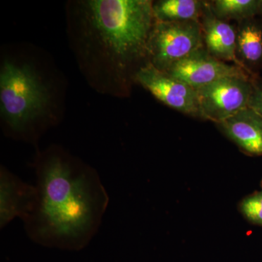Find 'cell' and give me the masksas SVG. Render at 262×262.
<instances>
[{"label": "cell", "instance_id": "cell-1", "mask_svg": "<svg viewBox=\"0 0 262 262\" xmlns=\"http://www.w3.org/2000/svg\"><path fill=\"white\" fill-rule=\"evenodd\" d=\"M149 0H77L67 7L70 46L90 85L125 96L149 63L148 43L156 20Z\"/></svg>", "mask_w": 262, "mask_h": 262}, {"label": "cell", "instance_id": "cell-2", "mask_svg": "<svg viewBox=\"0 0 262 262\" xmlns=\"http://www.w3.org/2000/svg\"><path fill=\"white\" fill-rule=\"evenodd\" d=\"M32 166L37 200L23 222L29 238L45 247L83 249L97 233L110 203L97 171L56 145L38 151Z\"/></svg>", "mask_w": 262, "mask_h": 262}, {"label": "cell", "instance_id": "cell-3", "mask_svg": "<svg viewBox=\"0 0 262 262\" xmlns=\"http://www.w3.org/2000/svg\"><path fill=\"white\" fill-rule=\"evenodd\" d=\"M49 87L35 67L5 60L0 70V110L5 134L37 144L54 121Z\"/></svg>", "mask_w": 262, "mask_h": 262}, {"label": "cell", "instance_id": "cell-4", "mask_svg": "<svg viewBox=\"0 0 262 262\" xmlns=\"http://www.w3.org/2000/svg\"><path fill=\"white\" fill-rule=\"evenodd\" d=\"M204 47L201 22H155L148 43L150 64L165 72L193 52Z\"/></svg>", "mask_w": 262, "mask_h": 262}, {"label": "cell", "instance_id": "cell-5", "mask_svg": "<svg viewBox=\"0 0 262 262\" xmlns=\"http://www.w3.org/2000/svg\"><path fill=\"white\" fill-rule=\"evenodd\" d=\"M254 83L249 77H232L196 90L201 118L220 123L247 108Z\"/></svg>", "mask_w": 262, "mask_h": 262}, {"label": "cell", "instance_id": "cell-6", "mask_svg": "<svg viewBox=\"0 0 262 262\" xmlns=\"http://www.w3.org/2000/svg\"><path fill=\"white\" fill-rule=\"evenodd\" d=\"M136 81L169 107L201 118L196 90L182 80L148 63L136 74Z\"/></svg>", "mask_w": 262, "mask_h": 262}, {"label": "cell", "instance_id": "cell-7", "mask_svg": "<svg viewBox=\"0 0 262 262\" xmlns=\"http://www.w3.org/2000/svg\"><path fill=\"white\" fill-rule=\"evenodd\" d=\"M165 72L194 90L227 77H250L251 74L237 66L227 64L217 59L205 46L174 63Z\"/></svg>", "mask_w": 262, "mask_h": 262}, {"label": "cell", "instance_id": "cell-8", "mask_svg": "<svg viewBox=\"0 0 262 262\" xmlns=\"http://www.w3.org/2000/svg\"><path fill=\"white\" fill-rule=\"evenodd\" d=\"M35 185L24 182L4 166L0 168V228L3 229L15 218L23 222L37 204Z\"/></svg>", "mask_w": 262, "mask_h": 262}, {"label": "cell", "instance_id": "cell-9", "mask_svg": "<svg viewBox=\"0 0 262 262\" xmlns=\"http://www.w3.org/2000/svg\"><path fill=\"white\" fill-rule=\"evenodd\" d=\"M201 19L203 42L208 53L220 61L233 62L234 65L250 72L237 56V29L217 18L207 2H204Z\"/></svg>", "mask_w": 262, "mask_h": 262}, {"label": "cell", "instance_id": "cell-10", "mask_svg": "<svg viewBox=\"0 0 262 262\" xmlns=\"http://www.w3.org/2000/svg\"><path fill=\"white\" fill-rule=\"evenodd\" d=\"M216 125L244 154L262 156V116L252 108H244Z\"/></svg>", "mask_w": 262, "mask_h": 262}, {"label": "cell", "instance_id": "cell-11", "mask_svg": "<svg viewBox=\"0 0 262 262\" xmlns=\"http://www.w3.org/2000/svg\"><path fill=\"white\" fill-rule=\"evenodd\" d=\"M204 2L198 0H162L153 3V13L158 22H201Z\"/></svg>", "mask_w": 262, "mask_h": 262}, {"label": "cell", "instance_id": "cell-12", "mask_svg": "<svg viewBox=\"0 0 262 262\" xmlns=\"http://www.w3.org/2000/svg\"><path fill=\"white\" fill-rule=\"evenodd\" d=\"M237 56L246 67L262 59V28L253 18L239 22L237 29Z\"/></svg>", "mask_w": 262, "mask_h": 262}, {"label": "cell", "instance_id": "cell-13", "mask_svg": "<svg viewBox=\"0 0 262 262\" xmlns=\"http://www.w3.org/2000/svg\"><path fill=\"white\" fill-rule=\"evenodd\" d=\"M213 14L222 20H237L239 22L253 18L259 13L261 1L258 0H215L209 2Z\"/></svg>", "mask_w": 262, "mask_h": 262}, {"label": "cell", "instance_id": "cell-14", "mask_svg": "<svg viewBox=\"0 0 262 262\" xmlns=\"http://www.w3.org/2000/svg\"><path fill=\"white\" fill-rule=\"evenodd\" d=\"M238 210L250 223L262 227V190L245 196L239 202Z\"/></svg>", "mask_w": 262, "mask_h": 262}, {"label": "cell", "instance_id": "cell-15", "mask_svg": "<svg viewBox=\"0 0 262 262\" xmlns=\"http://www.w3.org/2000/svg\"><path fill=\"white\" fill-rule=\"evenodd\" d=\"M248 107L252 108L262 116V85H254Z\"/></svg>", "mask_w": 262, "mask_h": 262}, {"label": "cell", "instance_id": "cell-16", "mask_svg": "<svg viewBox=\"0 0 262 262\" xmlns=\"http://www.w3.org/2000/svg\"><path fill=\"white\" fill-rule=\"evenodd\" d=\"M259 12H261V13H262V1H261V5H260Z\"/></svg>", "mask_w": 262, "mask_h": 262}, {"label": "cell", "instance_id": "cell-17", "mask_svg": "<svg viewBox=\"0 0 262 262\" xmlns=\"http://www.w3.org/2000/svg\"><path fill=\"white\" fill-rule=\"evenodd\" d=\"M261 190H262V180H261Z\"/></svg>", "mask_w": 262, "mask_h": 262}]
</instances>
